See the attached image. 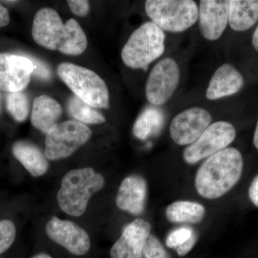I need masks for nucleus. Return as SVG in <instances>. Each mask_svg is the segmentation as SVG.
Masks as SVG:
<instances>
[{
    "mask_svg": "<svg viewBox=\"0 0 258 258\" xmlns=\"http://www.w3.org/2000/svg\"><path fill=\"white\" fill-rule=\"evenodd\" d=\"M32 35L37 45L64 55H79L87 47L86 34L74 19L62 23L60 15L52 8H42L35 15Z\"/></svg>",
    "mask_w": 258,
    "mask_h": 258,
    "instance_id": "1",
    "label": "nucleus"
},
{
    "mask_svg": "<svg viewBox=\"0 0 258 258\" xmlns=\"http://www.w3.org/2000/svg\"><path fill=\"white\" fill-rule=\"evenodd\" d=\"M243 166L242 154L235 148L213 154L199 168L195 179L197 191L208 200L221 198L240 181Z\"/></svg>",
    "mask_w": 258,
    "mask_h": 258,
    "instance_id": "2",
    "label": "nucleus"
},
{
    "mask_svg": "<svg viewBox=\"0 0 258 258\" xmlns=\"http://www.w3.org/2000/svg\"><path fill=\"white\" fill-rule=\"evenodd\" d=\"M104 184L103 176L91 168L70 171L62 178L57 195L59 206L71 216H81L86 212L90 199Z\"/></svg>",
    "mask_w": 258,
    "mask_h": 258,
    "instance_id": "3",
    "label": "nucleus"
},
{
    "mask_svg": "<svg viewBox=\"0 0 258 258\" xmlns=\"http://www.w3.org/2000/svg\"><path fill=\"white\" fill-rule=\"evenodd\" d=\"M165 34L152 22H147L132 34L121 51L125 66L133 69L147 70L165 50Z\"/></svg>",
    "mask_w": 258,
    "mask_h": 258,
    "instance_id": "4",
    "label": "nucleus"
},
{
    "mask_svg": "<svg viewBox=\"0 0 258 258\" xmlns=\"http://www.w3.org/2000/svg\"><path fill=\"white\" fill-rule=\"evenodd\" d=\"M57 74L80 99L93 108H109V92L106 83L93 71L62 62L57 67Z\"/></svg>",
    "mask_w": 258,
    "mask_h": 258,
    "instance_id": "5",
    "label": "nucleus"
},
{
    "mask_svg": "<svg viewBox=\"0 0 258 258\" xmlns=\"http://www.w3.org/2000/svg\"><path fill=\"white\" fill-rule=\"evenodd\" d=\"M145 10L163 31L184 32L198 21V6L192 0H148Z\"/></svg>",
    "mask_w": 258,
    "mask_h": 258,
    "instance_id": "6",
    "label": "nucleus"
},
{
    "mask_svg": "<svg viewBox=\"0 0 258 258\" xmlns=\"http://www.w3.org/2000/svg\"><path fill=\"white\" fill-rule=\"evenodd\" d=\"M91 134L88 126L77 120L57 123L46 134L47 159L56 161L70 157L89 140Z\"/></svg>",
    "mask_w": 258,
    "mask_h": 258,
    "instance_id": "7",
    "label": "nucleus"
},
{
    "mask_svg": "<svg viewBox=\"0 0 258 258\" xmlns=\"http://www.w3.org/2000/svg\"><path fill=\"white\" fill-rule=\"evenodd\" d=\"M236 137V130L232 123L217 121L211 123L194 143L183 152V158L187 164H195L204 159L227 148Z\"/></svg>",
    "mask_w": 258,
    "mask_h": 258,
    "instance_id": "8",
    "label": "nucleus"
},
{
    "mask_svg": "<svg viewBox=\"0 0 258 258\" xmlns=\"http://www.w3.org/2000/svg\"><path fill=\"white\" fill-rule=\"evenodd\" d=\"M180 71L171 58L158 62L151 71L146 85V96L154 106H162L174 95L179 86Z\"/></svg>",
    "mask_w": 258,
    "mask_h": 258,
    "instance_id": "9",
    "label": "nucleus"
},
{
    "mask_svg": "<svg viewBox=\"0 0 258 258\" xmlns=\"http://www.w3.org/2000/svg\"><path fill=\"white\" fill-rule=\"evenodd\" d=\"M210 112L200 107L184 110L173 118L169 128L171 139L179 146L194 143L211 124Z\"/></svg>",
    "mask_w": 258,
    "mask_h": 258,
    "instance_id": "10",
    "label": "nucleus"
},
{
    "mask_svg": "<svg viewBox=\"0 0 258 258\" xmlns=\"http://www.w3.org/2000/svg\"><path fill=\"white\" fill-rule=\"evenodd\" d=\"M34 64L28 56L0 53V90L23 91L30 83Z\"/></svg>",
    "mask_w": 258,
    "mask_h": 258,
    "instance_id": "11",
    "label": "nucleus"
},
{
    "mask_svg": "<svg viewBox=\"0 0 258 258\" xmlns=\"http://www.w3.org/2000/svg\"><path fill=\"white\" fill-rule=\"evenodd\" d=\"M46 232L51 240L76 255L86 254L91 247L87 232L73 222L52 217L47 224Z\"/></svg>",
    "mask_w": 258,
    "mask_h": 258,
    "instance_id": "12",
    "label": "nucleus"
},
{
    "mask_svg": "<svg viewBox=\"0 0 258 258\" xmlns=\"http://www.w3.org/2000/svg\"><path fill=\"white\" fill-rule=\"evenodd\" d=\"M230 1L202 0L198 8L199 28L206 40L215 41L222 36L229 23Z\"/></svg>",
    "mask_w": 258,
    "mask_h": 258,
    "instance_id": "13",
    "label": "nucleus"
},
{
    "mask_svg": "<svg viewBox=\"0 0 258 258\" xmlns=\"http://www.w3.org/2000/svg\"><path fill=\"white\" fill-rule=\"evenodd\" d=\"M149 222L137 219L125 227L110 252L111 258H143L144 245L151 235Z\"/></svg>",
    "mask_w": 258,
    "mask_h": 258,
    "instance_id": "14",
    "label": "nucleus"
},
{
    "mask_svg": "<svg viewBox=\"0 0 258 258\" xmlns=\"http://www.w3.org/2000/svg\"><path fill=\"white\" fill-rule=\"evenodd\" d=\"M147 192V183L144 178L139 175L128 176L120 185L115 203L122 211L140 215L145 210Z\"/></svg>",
    "mask_w": 258,
    "mask_h": 258,
    "instance_id": "15",
    "label": "nucleus"
},
{
    "mask_svg": "<svg viewBox=\"0 0 258 258\" xmlns=\"http://www.w3.org/2000/svg\"><path fill=\"white\" fill-rule=\"evenodd\" d=\"M244 83L243 76L235 66L223 64L212 76L207 89V98L215 101L232 96L242 89Z\"/></svg>",
    "mask_w": 258,
    "mask_h": 258,
    "instance_id": "16",
    "label": "nucleus"
},
{
    "mask_svg": "<svg viewBox=\"0 0 258 258\" xmlns=\"http://www.w3.org/2000/svg\"><path fill=\"white\" fill-rule=\"evenodd\" d=\"M62 107L54 98L47 95L35 98L32 106L31 122L35 128L47 134L62 114Z\"/></svg>",
    "mask_w": 258,
    "mask_h": 258,
    "instance_id": "17",
    "label": "nucleus"
},
{
    "mask_svg": "<svg viewBox=\"0 0 258 258\" xmlns=\"http://www.w3.org/2000/svg\"><path fill=\"white\" fill-rule=\"evenodd\" d=\"M15 158L33 176L43 175L48 169L45 154L35 144L28 142H18L13 148Z\"/></svg>",
    "mask_w": 258,
    "mask_h": 258,
    "instance_id": "18",
    "label": "nucleus"
},
{
    "mask_svg": "<svg viewBox=\"0 0 258 258\" xmlns=\"http://www.w3.org/2000/svg\"><path fill=\"white\" fill-rule=\"evenodd\" d=\"M258 0H230L229 24L232 30L243 32L257 23Z\"/></svg>",
    "mask_w": 258,
    "mask_h": 258,
    "instance_id": "19",
    "label": "nucleus"
},
{
    "mask_svg": "<svg viewBox=\"0 0 258 258\" xmlns=\"http://www.w3.org/2000/svg\"><path fill=\"white\" fill-rule=\"evenodd\" d=\"M165 123L164 111L158 107L149 106L139 115L133 127L134 135L140 140L159 134Z\"/></svg>",
    "mask_w": 258,
    "mask_h": 258,
    "instance_id": "20",
    "label": "nucleus"
},
{
    "mask_svg": "<svg viewBox=\"0 0 258 258\" xmlns=\"http://www.w3.org/2000/svg\"><path fill=\"white\" fill-rule=\"evenodd\" d=\"M205 208L201 204L190 201H177L166 208V219L171 223L196 225L203 221Z\"/></svg>",
    "mask_w": 258,
    "mask_h": 258,
    "instance_id": "21",
    "label": "nucleus"
},
{
    "mask_svg": "<svg viewBox=\"0 0 258 258\" xmlns=\"http://www.w3.org/2000/svg\"><path fill=\"white\" fill-rule=\"evenodd\" d=\"M198 240V234L192 227L183 226L169 232L166 237V245L183 257L193 249Z\"/></svg>",
    "mask_w": 258,
    "mask_h": 258,
    "instance_id": "22",
    "label": "nucleus"
},
{
    "mask_svg": "<svg viewBox=\"0 0 258 258\" xmlns=\"http://www.w3.org/2000/svg\"><path fill=\"white\" fill-rule=\"evenodd\" d=\"M68 109L75 120L83 124H101L106 121L105 117L99 112L76 96L70 98Z\"/></svg>",
    "mask_w": 258,
    "mask_h": 258,
    "instance_id": "23",
    "label": "nucleus"
},
{
    "mask_svg": "<svg viewBox=\"0 0 258 258\" xmlns=\"http://www.w3.org/2000/svg\"><path fill=\"white\" fill-rule=\"evenodd\" d=\"M7 108L12 116L18 122H23L30 113V102L23 91L10 93L7 96Z\"/></svg>",
    "mask_w": 258,
    "mask_h": 258,
    "instance_id": "24",
    "label": "nucleus"
},
{
    "mask_svg": "<svg viewBox=\"0 0 258 258\" xmlns=\"http://www.w3.org/2000/svg\"><path fill=\"white\" fill-rule=\"evenodd\" d=\"M16 237V229L10 220L0 221V254L10 248Z\"/></svg>",
    "mask_w": 258,
    "mask_h": 258,
    "instance_id": "25",
    "label": "nucleus"
},
{
    "mask_svg": "<svg viewBox=\"0 0 258 258\" xmlns=\"http://www.w3.org/2000/svg\"><path fill=\"white\" fill-rule=\"evenodd\" d=\"M143 254L145 258H168L164 246L156 236L151 234L144 245Z\"/></svg>",
    "mask_w": 258,
    "mask_h": 258,
    "instance_id": "26",
    "label": "nucleus"
},
{
    "mask_svg": "<svg viewBox=\"0 0 258 258\" xmlns=\"http://www.w3.org/2000/svg\"><path fill=\"white\" fill-rule=\"evenodd\" d=\"M32 60V63L34 64V71L33 74L36 77L39 79L47 81L51 79L52 73L50 68L46 66L45 63L41 60H39L38 59L35 57H29Z\"/></svg>",
    "mask_w": 258,
    "mask_h": 258,
    "instance_id": "27",
    "label": "nucleus"
},
{
    "mask_svg": "<svg viewBox=\"0 0 258 258\" xmlns=\"http://www.w3.org/2000/svg\"><path fill=\"white\" fill-rule=\"evenodd\" d=\"M70 10L74 15L85 17L90 11L89 2L86 0H69L67 2Z\"/></svg>",
    "mask_w": 258,
    "mask_h": 258,
    "instance_id": "28",
    "label": "nucleus"
},
{
    "mask_svg": "<svg viewBox=\"0 0 258 258\" xmlns=\"http://www.w3.org/2000/svg\"><path fill=\"white\" fill-rule=\"evenodd\" d=\"M248 196L252 203L258 208V175L254 177L249 186Z\"/></svg>",
    "mask_w": 258,
    "mask_h": 258,
    "instance_id": "29",
    "label": "nucleus"
},
{
    "mask_svg": "<svg viewBox=\"0 0 258 258\" xmlns=\"http://www.w3.org/2000/svg\"><path fill=\"white\" fill-rule=\"evenodd\" d=\"M10 17L8 10L0 5V28L7 26L10 23Z\"/></svg>",
    "mask_w": 258,
    "mask_h": 258,
    "instance_id": "30",
    "label": "nucleus"
},
{
    "mask_svg": "<svg viewBox=\"0 0 258 258\" xmlns=\"http://www.w3.org/2000/svg\"><path fill=\"white\" fill-rule=\"evenodd\" d=\"M252 45L258 52V26L254 30L253 35H252Z\"/></svg>",
    "mask_w": 258,
    "mask_h": 258,
    "instance_id": "31",
    "label": "nucleus"
},
{
    "mask_svg": "<svg viewBox=\"0 0 258 258\" xmlns=\"http://www.w3.org/2000/svg\"><path fill=\"white\" fill-rule=\"evenodd\" d=\"M253 144L254 147L258 150V121L257 125H256L255 131H254V137H253Z\"/></svg>",
    "mask_w": 258,
    "mask_h": 258,
    "instance_id": "32",
    "label": "nucleus"
},
{
    "mask_svg": "<svg viewBox=\"0 0 258 258\" xmlns=\"http://www.w3.org/2000/svg\"><path fill=\"white\" fill-rule=\"evenodd\" d=\"M32 258H52L50 257V255H48V254H45V253H40L37 254V255L34 256V257H32Z\"/></svg>",
    "mask_w": 258,
    "mask_h": 258,
    "instance_id": "33",
    "label": "nucleus"
},
{
    "mask_svg": "<svg viewBox=\"0 0 258 258\" xmlns=\"http://www.w3.org/2000/svg\"><path fill=\"white\" fill-rule=\"evenodd\" d=\"M0 109H1V103H0Z\"/></svg>",
    "mask_w": 258,
    "mask_h": 258,
    "instance_id": "34",
    "label": "nucleus"
}]
</instances>
